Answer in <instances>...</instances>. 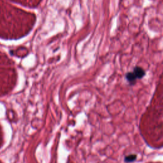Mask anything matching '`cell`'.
<instances>
[{
    "instance_id": "obj_1",
    "label": "cell",
    "mask_w": 163,
    "mask_h": 163,
    "mask_svg": "<svg viewBox=\"0 0 163 163\" xmlns=\"http://www.w3.org/2000/svg\"><path fill=\"white\" fill-rule=\"evenodd\" d=\"M133 72L134 73V74L135 75L136 79H141L145 75V70L140 66L135 67Z\"/></svg>"
},
{
    "instance_id": "obj_3",
    "label": "cell",
    "mask_w": 163,
    "mask_h": 163,
    "mask_svg": "<svg viewBox=\"0 0 163 163\" xmlns=\"http://www.w3.org/2000/svg\"><path fill=\"white\" fill-rule=\"evenodd\" d=\"M137 158V156L136 154H130L124 157V161L126 162H132L133 161H135Z\"/></svg>"
},
{
    "instance_id": "obj_2",
    "label": "cell",
    "mask_w": 163,
    "mask_h": 163,
    "mask_svg": "<svg viewBox=\"0 0 163 163\" xmlns=\"http://www.w3.org/2000/svg\"><path fill=\"white\" fill-rule=\"evenodd\" d=\"M126 79L131 84H133L134 83H135V81L137 79L135 75L134 74V73L133 72V71H132V72H128V73H126Z\"/></svg>"
}]
</instances>
